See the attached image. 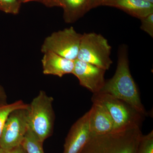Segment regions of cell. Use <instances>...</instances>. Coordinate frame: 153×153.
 Listing matches in <instances>:
<instances>
[{"label":"cell","instance_id":"6da1fadb","mask_svg":"<svg viewBox=\"0 0 153 153\" xmlns=\"http://www.w3.org/2000/svg\"><path fill=\"white\" fill-rule=\"evenodd\" d=\"M128 56L127 46L122 44L119 48L115 73L111 79L105 81L99 93L108 94L125 102L145 116L147 112L130 71Z\"/></svg>","mask_w":153,"mask_h":153},{"label":"cell","instance_id":"7a4b0ae2","mask_svg":"<svg viewBox=\"0 0 153 153\" xmlns=\"http://www.w3.org/2000/svg\"><path fill=\"white\" fill-rule=\"evenodd\" d=\"M143 135L140 126L102 135H91L80 153H136Z\"/></svg>","mask_w":153,"mask_h":153},{"label":"cell","instance_id":"3957f363","mask_svg":"<svg viewBox=\"0 0 153 153\" xmlns=\"http://www.w3.org/2000/svg\"><path fill=\"white\" fill-rule=\"evenodd\" d=\"M53 101V97L41 91L28 104L29 129L43 143L53 133L55 118Z\"/></svg>","mask_w":153,"mask_h":153},{"label":"cell","instance_id":"277c9868","mask_svg":"<svg viewBox=\"0 0 153 153\" xmlns=\"http://www.w3.org/2000/svg\"><path fill=\"white\" fill-rule=\"evenodd\" d=\"M91 100L93 103L101 104L107 110L114 123V131L140 126L144 116L128 103L108 94H94Z\"/></svg>","mask_w":153,"mask_h":153},{"label":"cell","instance_id":"5b68a950","mask_svg":"<svg viewBox=\"0 0 153 153\" xmlns=\"http://www.w3.org/2000/svg\"><path fill=\"white\" fill-rule=\"evenodd\" d=\"M111 51L108 41L101 34L84 33L82 34L77 59L106 71L113 63Z\"/></svg>","mask_w":153,"mask_h":153},{"label":"cell","instance_id":"8992f818","mask_svg":"<svg viewBox=\"0 0 153 153\" xmlns=\"http://www.w3.org/2000/svg\"><path fill=\"white\" fill-rule=\"evenodd\" d=\"M82 37V34L77 33L72 27L54 32L45 38L41 52L50 51L66 59L75 60Z\"/></svg>","mask_w":153,"mask_h":153},{"label":"cell","instance_id":"52a82bcc","mask_svg":"<svg viewBox=\"0 0 153 153\" xmlns=\"http://www.w3.org/2000/svg\"><path fill=\"white\" fill-rule=\"evenodd\" d=\"M28 107L14 110L9 115L0 137V149L8 150L22 145L29 129Z\"/></svg>","mask_w":153,"mask_h":153},{"label":"cell","instance_id":"ba28073f","mask_svg":"<svg viewBox=\"0 0 153 153\" xmlns=\"http://www.w3.org/2000/svg\"><path fill=\"white\" fill-rule=\"evenodd\" d=\"M72 74L76 76L81 86L88 89L93 94L99 93L105 83V70L76 59Z\"/></svg>","mask_w":153,"mask_h":153},{"label":"cell","instance_id":"9c48e42d","mask_svg":"<svg viewBox=\"0 0 153 153\" xmlns=\"http://www.w3.org/2000/svg\"><path fill=\"white\" fill-rule=\"evenodd\" d=\"M91 136L88 111L71 127L65 140L63 153H80Z\"/></svg>","mask_w":153,"mask_h":153},{"label":"cell","instance_id":"30bf717a","mask_svg":"<svg viewBox=\"0 0 153 153\" xmlns=\"http://www.w3.org/2000/svg\"><path fill=\"white\" fill-rule=\"evenodd\" d=\"M93 103L89 111V128L91 135L105 134L114 132V123L107 110L101 104Z\"/></svg>","mask_w":153,"mask_h":153},{"label":"cell","instance_id":"8fae6325","mask_svg":"<svg viewBox=\"0 0 153 153\" xmlns=\"http://www.w3.org/2000/svg\"><path fill=\"white\" fill-rule=\"evenodd\" d=\"M44 54L41 60L43 74L60 77L65 74H72L74 60L66 59L50 51L44 52Z\"/></svg>","mask_w":153,"mask_h":153},{"label":"cell","instance_id":"7c38bea8","mask_svg":"<svg viewBox=\"0 0 153 153\" xmlns=\"http://www.w3.org/2000/svg\"><path fill=\"white\" fill-rule=\"evenodd\" d=\"M104 6L120 9L140 19L153 13V4L145 0H109Z\"/></svg>","mask_w":153,"mask_h":153},{"label":"cell","instance_id":"4fadbf2b","mask_svg":"<svg viewBox=\"0 0 153 153\" xmlns=\"http://www.w3.org/2000/svg\"><path fill=\"white\" fill-rule=\"evenodd\" d=\"M90 0H61L64 21L68 24L76 22L88 11Z\"/></svg>","mask_w":153,"mask_h":153},{"label":"cell","instance_id":"5bb4252c","mask_svg":"<svg viewBox=\"0 0 153 153\" xmlns=\"http://www.w3.org/2000/svg\"><path fill=\"white\" fill-rule=\"evenodd\" d=\"M43 143L41 142L30 129H28L22 146L27 153H44Z\"/></svg>","mask_w":153,"mask_h":153},{"label":"cell","instance_id":"9a60e30c","mask_svg":"<svg viewBox=\"0 0 153 153\" xmlns=\"http://www.w3.org/2000/svg\"><path fill=\"white\" fill-rule=\"evenodd\" d=\"M22 100L15 102L11 104L0 106V137L1 134L4 126L9 115L14 110L27 106Z\"/></svg>","mask_w":153,"mask_h":153},{"label":"cell","instance_id":"2e32d148","mask_svg":"<svg viewBox=\"0 0 153 153\" xmlns=\"http://www.w3.org/2000/svg\"><path fill=\"white\" fill-rule=\"evenodd\" d=\"M136 153H153V131L142 136Z\"/></svg>","mask_w":153,"mask_h":153},{"label":"cell","instance_id":"e0dca14e","mask_svg":"<svg viewBox=\"0 0 153 153\" xmlns=\"http://www.w3.org/2000/svg\"><path fill=\"white\" fill-rule=\"evenodd\" d=\"M21 2L19 0H0V10L6 13H19Z\"/></svg>","mask_w":153,"mask_h":153},{"label":"cell","instance_id":"ac0fdd59","mask_svg":"<svg viewBox=\"0 0 153 153\" xmlns=\"http://www.w3.org/2000/svg\"><path fill=\"white\" fill-rule=\"evenodd\" d=\"M140 29L152 38L153 37V13L140 19Z\"/></svg>","mask_w":153,"mask_h":153},{"label":"cell","instance_id":"d6986e66","mask_svg":"<svg viewBox=\"0 0 153 153\" xmlns=\"http://www.w3.org/2000/svg\"><path fill=\"white\" fill-rule=\"evenodd\" d=\"M7 95L5 91L1 85H0V106L8 104L7 101Z\"/></svg>","mask_w":153,"mask_h":153},{"label":"cell","instance_id":"ffe728a7","mask_svg":"<svg viewBox=\"0 0 153 153\" xmlns=\"http://www.w3.org/2000/svg\"><path fill=\"white\" fill-rule=\"evenodd\" d=\"M1 149V153H27L22 145L8 150H4Z\"/></svg>","mask_w":153,"mask_h":153},{"label":"cell","instance_id":"44dd1931","mask_svg":"<svg viewBox=\"0 0 153 153\" xmlns=\"http://www.w3.org/2000/svg\"><path fill=\"white\" fill-rule=\"evenodd\" d=\"M43 4L47 7H61V0H44Z\"/></svg>","mask_w":153,"mask_h":153},{"label":"cell","instance_id":"7402d4cb","mask_svg":"<svg viewBox=\"0 0 153 153\" xmlns=\"http://www.w3.org/2000/svg\"><path fill=\"white\" fill-rule=\"evenodd\" d=\"M109 0H90L89 8L90 10L94 8L98 7L100 6H104Z\"/></svg>","mask_w":153,"mask_h":153},{"label":"cell","instance_id":"603a6c76","mask_svg":"<svg viewBox=\"0 0 153 153\" xmlns=\"http://www.w3.org/2000/svg\"><path fill=\"white\" fill-rule=\"evenodd\" d=\"M19 1H20L21 2V3H27L28 2L30 1H38L43 3V2H44V0H19Z\"/></svg>","mask_w":153,"mask_h":153},{"label":"cell","instance_id":"cb8c5ba5","mask_svg":"<svg viewBox=\"0 0 153 153\" xmlns=\"http://www.w3.org/2000/svg\"><path fill=\"white\" fill-rule=\"evenodd\" d=\"M145 1L149 2L152 3V4H153V0H145Z\"/></svg>","mask_w":153,"mask_h":153},{"label":"cell","instance_id":"d4e9b609","mask_svg":"<svg viewBox=\"0 0 153 153\" xmlns=\"http://www.w3.org/2000/svg\"><path fill=\"white\" fill-rule=\"evenodd\" d=\"M1 152V149H0V153Z\"/></svg>","mask_w":153,"mask_h":153}]
</instances>
